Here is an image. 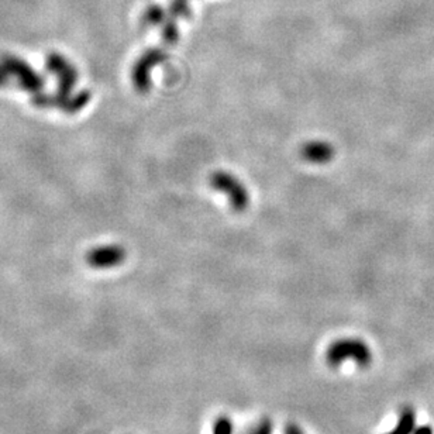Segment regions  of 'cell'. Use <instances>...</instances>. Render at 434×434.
I'll use <instances>...</instances> for the list:
<instances>
[{
	"label": "cell",
	"mask_w": 434,
	"mask_h": 434,
	"mask_svg": "<svg viewBox=\"0 0 434 434\" xmlns=\"http://www.w3.org/2000/svg\"><path fill=\"white\" fill-rule=\"evenodd\" d=\"M45 67L56 78V91L54 93L41 92L31 98V103L40 109H59L68 114L81 111L89 103L91 93L88 91L74 93L78 84L75 65L64 55L52 52L45 59Z\"/></svg>",
	"instance_id": "cell-1"
},
{
	"label": "cell",
	"mask_w": 434,
	"mask_h": 434,
	"mask_svg": "<svg viewBox=\"0 0 434 434\" xmlns=\"http://www.w3.org/2000/svg\"><path fill=\"white\" fill-rule=\"evenodd\" d=\"M44 78L23 58L5 55L0 58V88L16 86L31 98L44 89Z\"/></svg>",
	"instance_id": "cell-2"
},
{
	"label": "cell",
	"mask_w": 434,
	"mask_h": 434,
	"mask_svg": "<svg viewBox=\"0 0 434 434\" xmlns=\"http://www.w3.org/2000/svg\"><path fill=\"white\" fill-rule=\"evenodd\" d=\"M347 359L354 361L359 368H368L372 364V351L361 339H339L327 347L326 362L332 368L341 366Z\"/></svg>",
	"instance_id": "cell-3"
},
{
	"label": "cell",
	"mask_w": 434,
	"mask_h": 434,
	"mask_svg": "<svg viewBox=\"0 0 434 434\" xmlns=\"http://www.w3.org/2000/svg\"><path fill=\"white\" fill-rule=\"evenodd\" d=\"M210 186L215 191L223 192V195L227 196L230 206L234 212H244L248 208L250 196H248V192L242 182L233 173H228L226 171L213 172L210 175Z\"/></svg>",
	"instance_id": "cell-4"
},
{
	"label": "cell",
	"mask_w": 434,
	"mask_h": 434,
	"mask_svg": "<svg viewBox=\"0 0 434 434\" xmlns=\"http://www.w3.org/2000/svg\"><path fill=\"white\" fill-rule=\"evenodd\" d=\"M166 58V54L161 48H150L146 51L139 61L134 64L133 68V84L136 89L140 93H147L151 88V72L153 70L164 62Z\"/></svg>",
	"instance_id": "cell-5"
},
{
	"label": "cell",
	"mask_w": 434,
	"mask_h": 434,
	"mask_svg": "<svg viewBox=\"0 0 434 434\" xmlns=\"http://www.w3.org/2000/svg\"><path fill=\"white\" fill-rule=\"evenodd\" d=\"M88 263L96 268H110L123 264L126 260V250L121 245L107 244L92 248L88 253Z\"/></svg>",
	"instance_id": "cell-6"
},
{
	"label": "cell",
	"mask_w": 434,
	"mask_h": 434,
	"mask_svg": "<svg viewBox=\"0 0 434 434\" xmlns=\"http://www.w3.org/2000/svg\"><path fill=\"white\" fill-rule=\"evenodd\" d=\"M300 155L309 164L325 165V164H329L334 158L336 150L330 143L323 141V140H316V141L304 143L300 148Z\"/></svg>",
	"instance_id": "cell-7"
},
{
	"label": "cell",
	"mask_w": 434,
	"mask_h": 434,
	"mask_svg": "<svg viewBox=\"0 0 434 434\" xmlns=\"http://www.w3.org/2000/svg\"><path fill=\"white\" fill-rule=\"evenodd\" d=\"M416 427V412L410 406H405L401 413L396 426L388 434H412Z\"/></svg>",
	"instance_id": "cell-8"
},
{
	"label": "cell",
	"mask_w": 434,
	"mask_h": 434,
	"mask_svg": "<svg viewBox=\"0 0 434 434\" xmlns=\"http://www.w3.org/2000/svg\"><path fill=\"white\" fill-rule=\"evenodd\" d=\"M234 426L228 416H217L213 423V431L212 434H233Z\"/></svg>",
	"instance_id": "cell-9"
},
{
	"label": "cell",
	"mask_w": 434,
	"mask_h": 434,
	"mask_svg": "<svg viewBox=\"0 0 434 434\" xmlns=\"http://www.w3.org/2000/svg\"><path fill=\"white\" fill-rule=\"evenodd\" d=\"M144 22L147 24H153V26L162 24V23H165V13L158 6H151L144 13Z\"/></svg>",
	"instance_id": "cell-10"
},
{
	"label": "cell",
	"mask_w": 434,
	"mask_h": 434,
	"mask_svg": "<svg viewBox=\"0 0 434 434\" xmlns=\"http://www.w3.org/2000/svg\"><path fill=\"white\" fill-rule=\"evenodd\" d=\"M274 423L270 417H263L257 424H254L248 434H272Z\"/></svg>",
	"instance_id": "cell-11"
},
{
	"label": "cell",
	"mask_w": 434,
	"mask_h": 434,
	"mask_svg": "<svg viewBox=\"0 0 434 434\" xmlns=\"http://www.w3.org/2000/svg\"><path fill=\"white\" fill-rule=\"evenodd\" d=\"M162 36L166 44H173L178 40V29L175 22H165V24H162Z\"/></svg>",
	"instance_id": "cell-12"
},
{
	"label": "cell",
	"mask_w": 434,
	"mask_h": 434,
	"mask_svg": "<svg viewBox=\"0 0 434 434\" xmlns=\"http://www.w3.org/2000/svg\"><path fill=\"white\" fill-rule=\"evenodd\" d=\"M284 434H304V433H303V430L297 424L288 423L285 426V428H284Z\"/></svg>",
	"instance_id": "cell-13"
},
{
	"label": "cell",
	"mask_w": 434,
	"mask_h": 434,
	"mask_svg": "<svg viewBox=\"0 0 434 434\" xmlns=\"http://www.w3.org/2000/svg\"><path fill=\"white\" fill-rule=\"evenodd\" d=\"M412 434H434V430L431 426L423 424V426H416Z\"/></svg>",
	"instance_id": "cell-14"
}]
</instances>
